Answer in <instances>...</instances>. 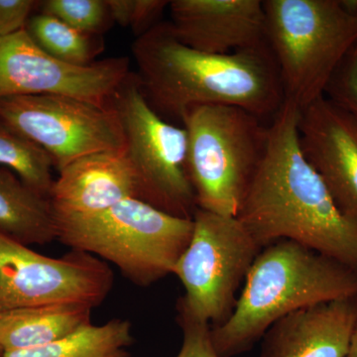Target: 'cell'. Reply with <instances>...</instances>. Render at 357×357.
I'll use <instances>...</instances> for the list:
<instances>
[{
    "instance_id": "cell-21",
    "label": "cell",
    "mask_w": 357,
    "mask_h": 357,
    "mask_svg": "<svg viewBox=\"0 0 357 357\" xmlns=\"http://www.w3.org/2000/svg\"><path fill=\"white\" fill-rule=\"evenodd\" d=\"M37 9L79 31L98 36L114 22L107 0H45L39 1Z\"/></svg>"
},
{
    "instance_id": "cell-28",
    "label": "cell",
    "mask_w": 357,
    "mask_h": 357,
    "mask_svg": "<svg viewBox=\"0 0 357 357\" xmlns=\"http://www.w3.org/2000/svg\"><path fill=\"white\" fill-rule=\"evenodd\" d=\"M3 354H4L3 349H2V347H0V357L3 356Z\"/></svg>"
},
{
    "instance_id": "cell-7",
    "label": "cell",
    "mask_w": 357,
    "mask_h": 357,
    "mask_svg": "<svg viewBox=\"0 0 357 357\" xmlns=\"http://www.w3.org/2000/svg\"><path fill=\"white\" fill-rule=\"evenodd\" d=\"M110 107L119 115L124 152L135 175L138 198L169 215L192 220L196 197L188 172V134L159 115L130 74L115 91Z\"/></svg>"
},
{
    "instance_id": "cell-16",
    "label": "cell",
    "mask_w": 357,
    "mask_h": 357,
    "mask_svg": "<svg viewBox=\"0 0 357 357\" xmlns=\"http://www.w3.org/2000/svg\"><path fill=\"white\" fill-rule=\"evenodd\" d=\"M91 310L86 305L57 304L0 311V347L11 351L64 340L91 325Z\"/></svg>"
},
{
    "instance_id": "cell-25",
    "label": "cell",
    "mask_w": 357,
    "mask_h": 357,
    "mask_svg": "<svg viewBox=\"0 0 357 357\" xmlns=\"http://www.w3.org/2000/svg\"><path fill=\"white\" fill-rule=\"evenodd\" d=\"M38 3L34 0H0V37L24 30Z\"/></svg>"
},
{
    "instance_id": "cell-15",
    "label": "cell",
    "mask_w": 357,
    "mask_h": 357,
    "mask_svg": "<svg viewBox=\"0 0 357 357\" xmlns=\"http://www.w3.org/2000/svg\"><path fill=\"white\" fill-rule=\"evenodd\" d=\"M128 199L139 198L124 150L76 160L59 172L50 194L57 220L98 215Z\"/></svg>"
},
{
    "instance_id": "cell-14",
    "label": "cell",
    "mask_w": 357,
    "mask_h": 357,
    "mask_svg": "<svg viewBox=\"0 0 357 357\" xmlns=\"http://www.w3.org/2000/svg\"><path fill=\"white\" fill-rule=\"evenodd\" d=\"M357 328V296L290 312L268 328L259 357H345Z\"/></svg>"
},
{
    "instance_id": "cell-5",
    "label": "cell",
    "mask_w": 357,
    "mask_h": 357,
    "mask_svg": "<svg viewBox=\"0 0 357 357\" xmlns=\"http://www.w3.org/2000/svg\"><path fill=\"white\" fill-rule=\"evenodd\" d=\"M194 222L169 215L139 199H128L86 218L57 220V239L115 265L147 287L173 274L189 245Z\"/></svg>"
},
{
    "instance_id": "cell-1",
    "label": "cell",
    "mask_w": 357,
    "mask_h": 357,
    "mask_svg": "<svg viewBox=\"0 0 357 357\" xmlns=\"http://www.w3.org/2000/svg\"><path fill=\"white\" fill-rule=\"evenodd\" d=\"M300 110L284 102L236 218L262 248L295 241L357 271V223L344 215L301 147Z\"/></svg>"
},
{
    "instance_id": "cell-12",
    "label": "cell",
    "mask_w": 357,
    "mask_h": 357,
    "mask_svg": "<svg viewBox=\"0 0 357 357\" xmlns=\"http://www.w3.org/2000/svg\"><path fill=\"white\" fill-rule=\"evenodd\" d=\"M298 126L305 156L357 223V119L324 96L300 110Z\"/></svg>"
},
{
    "instance_id": "cell-24",
    "label": "cell",
    "mask_w": 357,
    "mask_h": 357,
    "mask_svg": "<svg viewBox=\"0 0 357 357\" xmlns=\"http://www.w3.org/2000/svg\"><path fill=\"white\" fill-rule=\"evenodd\" d=\"M178 310V323L182 328L183 344L176 357H218L213 349L211 325Z\"/></svg>"
},
{
    "instance_id": "cell-20",
    "label": "cell",
    "mask_w": 357,
    "mask_h": 357,
    "mask_svg": "<svg viewBox=\"0 0 357 357\" xmlns=\"http://www.w3.org/2000/svg\"><path fill=\"white\" fill-rule=\"evenodd\" d=\"M0 167L15 173L34 191L50 199L55 180L49 155L0 119Z\"/></svg>"
},
{
    "instance_id": "cell-6",
    "label": "cell",
    "mask_w": 357,
    "mask_h": 357,
    "mask_svg": "<svg viewBox=\"0 0 357 357\" xmlns=\"http://www.w3.org/2000/svg\"><path fill=\"white\" fill-rule=\"evenodd\" d=\"M182 123L197 208L236 217L266 153L269 124L231 105L194 107Z\"/></svg>"
},
{
    "instance_id": "cell-11",
    "label": "cell",
    "mask_w": 357,
    "mask_h": 357,
    "mask_svg": "<svg viewBox=\"0 0 357 357\" xmlns=\"http://www.w3.org/2000/svg\"><path fill=\"white\" fill-rule=\"evenodd\" d=\"M130 72V62L126 57L107 58L86 66L66 64L39 48L25 29L0 37V100L60 95L109 105Z\"/></svg>"
},
{
    "instance_id": "cell-22",
    "label": "cell",
    "mask_w": 357,
    "mask_h": 357,
    "mask_svg": "<svg viewBox=\"0 0 357 357\" xmlns=\"http://www.w3.org/2000/svg\"><path fill=\"white\" fill-rule=\"evenodd\" d=\"M112 21L130 27L136 38L151 30L161 21L170 1L166 0H107Z\"/></svg>"
},
{
    "instance_id": "cell-8",
    "label": "cell",
    "mask_w": 357,
    "mask_h": 357,
    "mask_svg": "<svg viewBox=\"0 0 357 357\" xmlns=\"http://www.w3.org/2000/svg\"><path fill=\"white\" fill-rule=\"evenodd\" d=\"M189 245L173 274L185 288L177 309L222 326L236 309L237 291L262 250L236 217L197 208Z\"/></svg>"
},
{
    "instance_id": "cell-18",
    "label": "cell",
    "mask_w": 357,
    "mask_h": 357,
    "mask_svg": "<svg viewBox=\"0 0 357 357\" xmlns=\"http://www.w3.org/2000/svg\"><path fill=\"white\" fill-rule=\"evenodd\" d=\"M132 342L130 323L114 319L100 326L91 324L53 344L4 351L1 357H129Z\"/></svg>"
},
{
    "instance_id": "cell-13",
    "label": "cell",
    "mask_w": 357,
    "mask_h": 357,
    "mask_svg": "<svg viewBox=\"0 0 357 357\" xmlns=\"http://www.w3.org/2000/svg\"><path fill=\"white\" fill-rule=\"evenodd\" d=\"M169 9L174 34L195 50L227 55L268 45L260 0H173Z\"/></svg>"
},
{
    "instance_id": "cell-23",
    "label": "cell",
    "mask_w": 357,
    "mask_h": 357,
    "mask_svg": "<svg viewBox=\"0 0 357 357\" xmlns=\"http://www.w3.org/2000/svg\"><path fill=\"white\" fill-rule=\"evenodd\" d=\"M325 96L357 119V44L338 66Z\"/></svg>"
},
{
    "instance_id": "cell-9",
    "label": "cell",
    "mask_w": 357,
    "mask_h": 357,
    "mask_svg": "<svg viewBox=\"0 0 357 357\" xmlns=\"http://www.w3.org/2000/svg\"><path fill=\"white\" fill-rule=\"evenodd\" d=\"M0 119L42 148L58 173L82 157L124 150L110 105L60 95L10 96L0 100Z\"/></svg>"
},
{
    "instance_id": "cell-10",
    "label": "cell",
    "mask_w": 357,
    "mask_h": 357,
    "mask_svg": "<svg viewBox=\"0 0 357 357\" xmlns=\"http://www.w3.org/2000/svg\"><path fill=\"white\" fill-rule=\"evenodd\" d=\"M112 284V269L96 256L72 249L48 257L0 231V311L57 304L93 309Z\"/></svg>"
},
{
    "instance_id": "cell-17",
    "label": "cell",
    "mask_w": 357,
    "mask_h": 357,
    "mask_svg": "<svg viewBox=\"0 0 357 357\" xmlns=\"http://www.w3.org/2000/svg\"><path fill=\"white\" fill-rule=\"evenodd\" d=\"M0 231L28 246L57 239V218L50 199L3 167H0Z\"/></svg>"
},
{
    "instance_id": "cell-3",
    "label": "cell",
    "mask_w": 357,
    "mask_h": 357,
    "mask_svg": "<svg viewBox=\"0 0 357 357\" xmlns=\"http://www.w3.org/2000/svg\"><path fill=\"white\" fill-rule=\"evenodd\" d=\"M354 296L356 270L295 241H275L256 257L230 318L211 328L213 349L218 357L241 356L290 312Z\"/></svg>"
},
{
    "instance_id": "cell-4",
    "label": "cell",
    "mask_w": 357,
    "mask_h": 357,
    "mask_svg": "<svg viewBox=\"0 0 357 357\" xmlns=\"http://www.w3.org/2000/svg\"><path fill=\"white\" fill-rule=\"evenodd\" d=\"M263 6L284 102L303 110L325 96L338 66L357 44V15L340 0H265Z\"/></svg>"
},
{
    "instance_id": "cell-27",
    "label": "cell",
    "mask_w": 357,
    "mask_h": 357,
    "mask_svg": "<svg viewBox=\"0 0 357 357\" xmlns=\"http://www.w3.org/2000/svg\"><path fill=\"white\" fill-rule=\"evenodd\" d=\"M345 6L352 13H356L357 15V0H349V1H344Z\"/></svg>"
},
{
    "instance_id": "cell-26",
    "label": "cell",
    "mask_w": 357,
    "mask_h": 357,
    "mask_svg": "<svg viewBox=\"0 0 357 357\" xmlns=\"http://www.w3.org/2000/svg\"><path fill=\"white\" fill-rule=\"evenodd\" d=\"M345 357H357V328L352 337L351 347Z\"/></svg>"
},
{
    "instance_id": "cell-2",
    "label": "cell",
    "mask_w": 357,
    "mask_h": 357,
    "mask_svg": "<svg viewBox=\"0 0 357 357\" xmlns=\"http://www.w3.org/2000/svg\"><path fill=\"white\" fill-rule=\"evenodd\" d=\"M132 54L143 93L165 119L182 122L194 107L231 105L271 122L285 100L268 45L227 55L204 53L178 41L169 21H161L135 39Z\"/></svg>"
},
{
    "instance_id": "cell-19",
    "label": "cell",
    "mask_w": 357,
    "mask_h": 357,
    "mask_svg": "<svg viewBox=\"0 0 357 357\" xmlns=\"http://www.w3.org/2000/svg\"><path fill=\"white\" fill-rule=\"evenodd\" d=\"M25 31L49 56L66 64L86 66L102 53L103 40L86 34L47 14H33Z\"/></svg>"
}]
</instances>
